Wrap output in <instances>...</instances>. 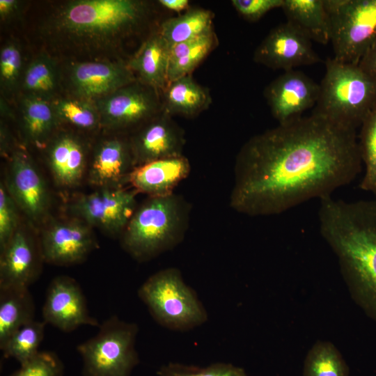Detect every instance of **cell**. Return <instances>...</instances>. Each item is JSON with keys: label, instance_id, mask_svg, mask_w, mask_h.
<instances>
[{"label": "cell", "instance_id": "1", "mask_svg": "<svg viewBox=\"0 0 376 376\" xmlns=\"http://www.w3.org/2000/svg\"><path fill=\"white\" fill-rule=\"evenodd\" d=\"M362 164L356 130L313 111L244 143L229 204L250 217L279 214L331 196L357 178Z\"/></svg>", "mask_w": 376, "mask_h": 376}, {"label": "cell", "instance_id": "2", "mask_svg": "<svg viewBox=\"0 0 376 376\" xmlns=\"http://www.w3.org/2000/svg\"><path fill=\"white\" fill-rule=\"evenodd\" d=\"M320 233L354 302L376 322V201L320 200Z\"/></svg>", "mask_w": 376, "mask_h": 376}, {"label": "cell", "instance_id": "3", "mask_svg": "<svg viewBox=\"0 0 376 376\" xmlns=\"http://www.w3.org/2000/svg\"><path fill=\"white\" fill-rule=\"evenodd\" d=\"M146 4L135 0H77L57 13L56 31L91 47H104L133 31L143 19Z\"/></svg>", "mask_w": 376, "mask_h": 376}, {"label": "cell", "instance_id": "4", "mask_svg": "<svg viewBox=\"0 0 376 376\" xmlns=\"http://www.w3.org/2000/svg\"><path fill=\"white\" fill-rule=\"evenodd\" d=\"M190 211V204L175 193L148 196L136 207L123 232V248L141 262L173 249L185 237Z\"/></svg>", "mask_w": 376, "mask_h": 376}, {"label": "cell", "instance_id": "5", "mask_svg": "<svg viewBox=\"0 0 376 376\" xmlns=\"http://www.w3.org/2000/svg\"><path fill=\"white\" fill-rule=\"evenodd\" d=\"M325 68L313 111L356 130L376 103V81L359 65L334 58Z\"/></svg>", "mask_w": 376, "mask_h": 376}, {"label": "cell", "instance_id": "6", "mask_svg": "<svg viewBox=\"0 0 376 376\" xmlns=\"http://www.w3.org/2000/svg\"><path fill=\"white\" fill-rule=\"evenodd\" d=\"M138 295L161 325L187 331L203 324L207 313L194 291L175 267L160 270L139 288Z\"/></svg>", "mask_w": 376, "mask_h": 376}, {"label": "cell", "instance_id": "7", "mask_svg": "<svg viewBox=\"0 0 376 376\" xmlns=\"http://www.w3.org/2000/svg\"><path fill=\"white\" fill-rule=\"evenodd\" d=\"M97 333L79 344L84 376H130L139 361L135 348L139 327L113 315Z\"/></svg>", "mask_w": 376, "mask_h": 376}, {"label": "cell", "instance_id": "8", "mask_svg": "<svg viewBox=\"0 0 376 376\" xmlns=\"http://www.w3.org/2000/svg\"><path fill=\"white\" fill-rule=\"evenodd\" d=\"M338 61L358 65L376 39V0H324Z\"/></svg>", "mask_w": 376, "mask_h": 376}, {"label": "cell", "instance_id": "9", "mask_svg": "<svg viewBox=\"0 0 376 376\" xmlns=\"http://www.w3.org/2000/svg\"><path fill=\"white\" fill-rule=\"evenodd\" d=\"M94 102L101 125L113 129L143 125L162 111L161 93L139 81Z\"/></svg>", "mask_w": 376, "mask_h": 376}, {"label": "cell", "instance_id": "10", "mask_svg": "<svg viewBox=\"0 0 376 376\" xmlns=\"http://www.w3.org/2000/svg\"><path fill=\"white\" fill-rule=\"evenodd\" d=\"M136 193L123 187L100 188L78 198L71 211L89 226L122 235L137 207Z\"/></svg>", "mask_w": 376, "mask_h": 376}, {"label": "cell", "instance_id": "11", "mask_svg": "<svg viewBox=\"0 0 376 376\" xmlns=\"http://www.w3.org/2000/svg\"><path fill=\"white\" fill-rule=\"evenodd\" d=\"M253 60L273 70H294L322 61L312 41L287 22L272 29L258 45Z\"/></svg>", "mask_w": 376, "mask_h": 376}, {"label": "cell", "instance_id": "12", "mask_svg": "<svg viewBox=\"0 0 376 376\" xmlns=\"http://www.w3.org/2000/svg\"><path fill=\"white\" fill-rule=\"evenodd\" d=\"M42 315L46 324L64 332H71L83 325H100L90 315L80 285L67 276H57L49 283Z\"/></svg>", "mask_w": 376, "mask_h": 376}, {"label": "cell", "instance_id": "13", "mask_svg": "<svg viewBox=\"0 0 376 376\" xmlns=\"http://www.w3.org/2000/svg\"><path fill=\"white\" fill-rule=\"evenodd\" d=\"M264 94L272 115L283 124L301 117L317 104L320 84L303 72L291 70L273 80Z\"/></svg>", "mask_w": 376, "mask_h": 376}, {"label": "cell", "instance_id": "14", "mask_svg": "<svg viewBox=\"0 0 376 376\" xmlns=\"http://www.w3.org/2000/svg\"><path fill=\"white\" fill-rule=\"evenodd\" d=\"M171 117L162 111L143 123L130 139L134 167L183 155L185 132Z\"/></svg>", "mask_w": 376, "mask_h": 376}, {"label": "cell", "instance_id": "15", "mask_svg": "<svg viewBox=\"0 0 376 376\" xmlns=\"http://www.w3.org/2000/svg\"><path fill=\"white\" fill-rule=\"evenodd\" d=\"M89 226L75 219L47 228L40 240L44 260L56 265H70L84 260L97 247Z\"/></svg>", "mask_w": 376, "mask_h": 376}, {"label": "cell", "instance_id": "16", "mask_svg": "<svg viewBox=\"0 0 376 376\" xmlns=\"http://www.w3.org/2000/svg\"><path fill=\"white\" fill-rule=\"evenodd\" d=\"M6 187L17 207L33 221L40 219L49 204L46 184L31 158L22 151L10 158Z\"/></svg>", "mask_w": 376, "mask_h": 376}, {"label": "cell", "instance_id": "17", "mask_svg": "<svg viewBox=\"0 0 376 376\" xmlns=\"http://www.w3.org/2000/svg\"><path fill=\"white\" fill-rule=\"evenodd\" d=\"M70 85L78 98L92 102L136 81L127 64L86 61L75 63L70 73Z\"/></svg>", "mask_w": 376, "mask_h": 376}, {"label": "cell", "instance_id": "18", "mask_svg": "<svg viewBox=\"0 0 376 376\" xmlns=\"http://www.w3.org/2000/svg\"><path fill=\"white\" fill-rule=\"evenodd\" d=\"M42 260L40 243L19 228L1 250L0 288H29L38 278Z\"/></svg>", "mask_w": 376, "mask_h": 376}, {"label": "cell", "instance_id": "19", "mask_svg": "<svg viewBox=\"0 0 376 376\" xmlns=\"http://www.w3.org/2000/svg\"><path fill=\"white\" fill-rule=\"evenodd\" d=\"M191 171L189 159L178 155L152 161L134 167L128 175L129 183L136 192L148 196H162L173 193Z\"/></svg>", "mask_w": 376, "mask_h": 376}, {"label": "cell", "instance_id": "20", "mask_svg": "<svg viewBox=\"0 0 376 376\" xmlns=\"http://www.w3.org/2000/svg\"><path fill=\"white\" fill-rule=\"evenodd\" d=\"M134 168L130 139L112 138L96 148L88 169V180L100 188L122 187Z\"/></svg>", "mask_w": 376, "mask_h": 376}, {"label": "cell", "instance_id": "21", "mask_svg": "<svg viewBox=\"0 0 376 376\" xmlns=\"http://www.w3.org/2000/svg\"><path fill=\"white\" fill-rule=\"evenodd\" d=\"M84 144L76 136L61 133L47 148V162L56 183L63 188H72L82 180L86 167Z\"/></svg>", "mask_w": 376, "mask_h": 376}, {"label": "cell", "instance_id": "22", "mask_svg": "<svg viewBox=\"0 0 376 376\" xmlns=\"http://www.w3.org/2000/svg\"><path fill=\"white\" fill-rule=\"evenodd\" d=\"M171 48L158 31L144 41L127 65L136 73L140 82L161 93L169 82Z\"/></svg>", "mask_w": 376, "mask_h": 376}, {"label": "cell", "instance_id": "23", "mask_svg": "<svg viewBox=\"0 0 376 376\" xmlns=\"http://www.w3.org/2000/svg\"><path fill=\"white\" fill-rule=\"evenodd\" d=\"M162 111L168 115L192 118L207 109L212 102L207 88L191 75L169 81L161 91Z\"/></svg>", "mask_w": 376, "mask_h": 376}, {"label": "cell", "instance_id": "24", "mask_svg": "<svg viewBox=\"0 0 376 376\" xmlns=\"http://www.w3.org/2000/svg\"><path fill=\"white\" fill-rule=\"evenodd\" d=\"M287 22L311 41L327 45L331 26L324 0H284L281 7Z\"/></svg>", "mask_w": 376, "mask_h": 376}, {"label": "cell", "instance_id": "25", "mask_svg": "<svg viewBox=\"0 0 376 376\" xmlns=\"http://www.w3.org/2000/svg\"><path fill=\"white\" fill-rule=\"evenodd\" d=\"M35 311L29 288H0V347L17 329L34 320Z\"/></svg>", "mask_w": 376, "mask_h": 376}, {"label": "cell", "instance_id": "26", "mask_svg": "<svg viewBox=\"0 0 376 376\" xmlns=\"http://www.w3.org/2000/svg\"><path fill=\"white\" fill-rule=\"evenodd\" d=\"M22 125L26 138L36 145L43 144L58 124L53 104L25 95L21 102Z\"/></svg>", "mask_w": 376, "mask_h": 376}, {"label": "cell", "instance_id": "27", "mask_svg": "<svg viewBox=\"0 0 376 376\" xmlns=\"http://www.w3.org/2000/svg\"><path fill=\"white\" fill-rule=\"evenodd\" d=\"M213 13L204 8H191L179 16L164 20L159 33L171 45L188 41L214 31Z\"/></svg>", "mask_w": 376, "mask_h": 376}, {"label": "cell", "instance_id": "28", "mask_svg": "<svg viewBox=\"0 0 376 376\" xmlns=\"http://www.w3.org/2000/svg\"><path fill=\"white\" fill-rule=\"evenodd\" d=\"M214 31L171 46L169 65V81L191 75V73L215 47Z\"/></svg>", "mask_w": 376, "mask_h": 376}, {"label": "cell", "instance_id": "29", "mask_svg": "<svg viewBox=\"0 0 376 376\" xmlns=\"http://www.w3.org/2000/svg\"><path fill=\"white\" fill-rule=\"evenodd\" d=\"M303 376H350L349 368L340 352L329 341L318 340L308 350Z\"/></svg>", "mask_w": 376, "mask_h": 376}, {"label": "cell", "instance_id": "30", "mask_svg": "<svg viewBox=\"0 0 376 376\" xmlns=\"http://www.w3.org/2000/svg\"><path fill=\"white\" fill-rule=\"evenodd\" d=\"M45 324L34 320L20 327L0 347L3 356L15 359L20 365L34 357L44 338Z\"/></svg>", "mask_w": 376, "mask_h": 376}, {"label": "cell", "instance_id": "31", "mask_svg": "<svg viewBox=\"0 0 376 376\" xmlns=\"http://www.w3.org/2000/svg\"><path fill=\"white\" fill-rule=\"evenodd\" d=\"M57 81L54 62L47 56L42 55L34 59L26 68L22 87L25 95L49 100L56 89Z\"/></svg>", "mask_w": 376, "mask_h": 376}, {"label": "cell", "instance_id": "32", "mask_svg": "<svg viewBox=\"0 0 376 376\" xmlns=\"http://www.w3.org/2000/svg\"><path fill=\"white\" fill-rule=\"evenodd\" d=\"M358 142L365 167L359 187L376 195V103L361 125Z\"/></svg>", "mask_w": 376, "mask_h": 376}, {"label": "cell", "instance_id": "33", "mask_svg": "<svg viewBox=\"0 0 376 376\" xmlns=\"http://www.w3.org/2000/svg\"><path fill=\"white\" fill-rule=\"evenodd\" d=\"M52 104L59 122L84 130H92L101 125L94 102L77 98L60 100Z\"/></svg>", "mask_w": 376, "mask_h": 376}, {"label": "cell", "instance_id": "34", "mask_svg": "<svg viewBox=\"0 0 376 376\" xmlns=\"http://www.w3.org/2000/svg\"><path fill=\"white\" fill-rule=\"evenodd\" d=\"M157 374L159 376H247L243 369L224 363L205 368L169 363L161 367Z\"/></svg>", "mask_w": 376, "mask_h": 376}, {"label": "cell", "instance_id": "35", "mask_svg": "<svg viewBox=\"0 0 376 376\" xmlns=\"http://www.w3.org/2000/svg\"><path fill=\"white\" fill-rule=\"evenodd\" d=\"M63 364L58 357L51 352H39L34 357L21 364L10 376H61Z\"/></svg>", "mask_w": 376, "mask_h": 376}, {"label": "cell", "instance_id": "36", "mask_svg": "<svg viewBox=\"0 0 376 376\" xmlns=\"http://www.w3.org/2000/svg\"><path fill=\"white\" fill-rule=\"evenodd\" d=\"M22 68V54L17 44L7 42L0 52L1 86L7 91L17 84Z\"/></svg>", "mask_w": 376, "mask_h": 376}, {"label": "cell", "instance_id": "37", "mask_svg": "<svg viewBox=\"0 0 376 376\" xmlns=\"http://www.w3.org/2000/svg\"><path fill=\"white\" fill-rule=\"evenodd\" d=\"M17 205L7 190L6 185H0V249H3L17 228Z\"/></svg>", "mask_w": 376, "mask_h": 376}, {"label": "cell", "instance_id": "38", "mask_svg": "<svg viewBox=\"0 0 376 376\" xmlns=\"http://www.w3.org/2000/svg\"><path fill=\"white\" fill-rule=\"evenodd\" d=\"M284 0H233L237 12L249 21H257L269 11L281 8Z\"/></svg>", "mask_w": 376, "mask_h": 376}, {"label": "cell", "instance_id": "39", "mask_svg": "<svg viewBox=\"0 0 376 376\" xmlns=\"http://www.w3.org/2000/svg\"><path fill=\"white\" fill-rule=\"evenodd\" d=\"M358 65L376 81V39L362 56Z\"/></svg>", "mask_w": 376, "mask_h": 376}, {"label": "cell", "instance_id": "40", "mask_svg": "<svg viewBox=\"0 0 376 376\" xmlns=\"http://www.w3.org/2000/svg\"><path fill=\"white\" fill-rule=\"evenodd\" d=\"M19 2L15 0L0 1V15L5 19L11 17L17 10Z\"/></svg>", "mask_w": 376, "mask_h": 376}, {"label": "cell", "instance_id": "41", "mask_svg": "<svg viewBox=\"0 0 376 376\" xmlns=\"http://www.w3.org/2000/svg\"><path fill=\"white\" fill-rule=\"evenodd\" d=\"M159 3L164 8L175 12H181L188 9V0H159Z\"/></svg>", "mask_w": 376, "mask_h": 376}]
</instances>
